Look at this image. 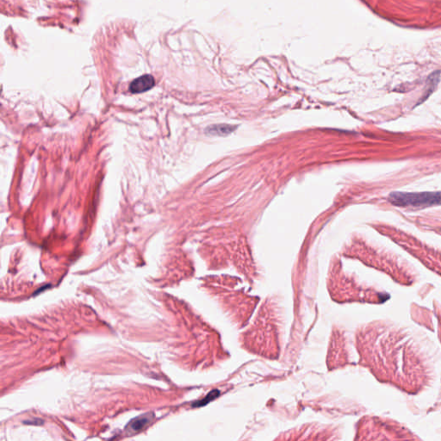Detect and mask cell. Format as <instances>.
Wrapping results in <instances>:
<instances>
[{"instance_id":"277c9868","label":"cell","mask_w":441,"mask_h":441,"mask_svg":"<svg viewBox=\"0 0 441 441\" xmlns=\"http://www.w3.org/2000/svg\"><path fill=\"white\" fill-rule=\"evenodd\" d=\"M235 129V126H231L228 124H218L209 127L207 132L215 135H227Z\"/></svg>"},{"instance_id":"7a4b0ae2","label":"cell","mask_w":441,"mask_h":441,"mask_svg":"<svg viewBox=\"0 0 441 441\" xmlns=\"http://www.w3.org/2000/svg\"><path fill=\"white\" fill-rule=\"evenodd\" d=\"M153 417L154 416H153V413H148V414L138 416L129 421L125 430L129 435H133L136 433H139L153 421Z\"/></svg>"},{"instance_id":"3957f363","label":"cell","mask_w":441,"mask_h":441,"mask_svg":"<svg viewBox=\"0 0 441 441\" xmlns=\"http://www.w3.org/2000/svg\"><path fill=\"white\" fill-rule=\"evenodd\" d=\"M155 81L152 75L147 74L143 76L139 77L135 79V81L131 82L129 85V91L132 93H143L147 91H149L150 89L154 86Z\"/></svg>"},{"instance_id":"6da1fadb","label":"cell","mask_w":441,"mask_h":441,"mask_svg":"<svg viewBox=\"0 0 441 441\" xmlns=\"http://www.w3.org/2000/svg\"><path fill=\"white\" fill-rule=\"evenodd\" d=\"M388 200L398 207L426 208L441 205V191L437 192H401L390 194Z\"/></svg>"},{"instance_id":"5b68a950","label":"cell","mask_w":441,"mask_h":441,"mask_svg":"<svg viewBox=\"0 0 441 441\" xmlns=\"http://www.w3.org/2000/svg\"><path fill=\"white\" fill-rule=\"evenodd\" d=\"M219 395L218 390H213L211 391L210 393L209 394L208 396L206 397V398L203 399L202 401H197L196 403H194V407H200V406H203V405H205L206 403H208L209 401H211L212 399H214V398H216L217 396Z\"/></svg>"}]
</instances>
